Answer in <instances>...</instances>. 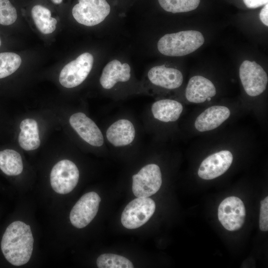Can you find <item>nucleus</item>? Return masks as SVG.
I'll list each match as a JSON object with an SVG mask.
<instances>
[{
	"label": "nucleus",
	"mask_w": 268,
	"mask_h": 268,
	"mask_svg": "<svg viewBox=\"0 0 268 268\" xmlns=\"http://www.w3.org/2000/svg\"><path fill=\"white\" fill-rule=\"evenodd\" d=\"M23 166L20 154L10 148L0 150V170L7 176H15L20 174Z\"/></svg>",
	"instance_id": "aec40b11"
},
{
	"label": "nucleus",
	"mask_w": 268,
	"mask_h": 268,
	"mask_svg": "<svg viewBox=\"0 0 268 268\" xmlns=\"http://www.w3.org/2000/svg\"><path fill=\"white\" fill-rule=\"evenodd\" d=\"M52 1L56 4H59L62 2L63 0H51Z\"/></svg>",
	"instance_id": "c85d7f7f"
},
{
	"label": "nucleus",
	"mask_w": 268,
	"mask_h": 268,
	"mask_svg": "<svg viewBox=\"0 0 268 268\" xmlns=\"http://www.w3.org/2000/svg\"><path fill=\"white\" fill-rule=\"evenodd\" d=\"M239 72L241 83L248 95L255 97L266 89L268 75L263 68L256 62L244 61L240 66Z\"/></svg>",
	"instance_id": "6e6552de"
},
{
	"label": "nucleus",
	"mask_w": 268,
	"mask_h": 268,
	"mask_svg": "<svg viewBox=\"0 0 268 268\" xmlns=\"http://www.w3.org/2000/svg\"><path fill=\"white\" fill-rule=\"evenodd\" d=\"M201 0H157L159 6L172 13L187 12L196 9Z\"/></svg>",
	"instance_id": "4be33fe9"
},
{
	"label": "nucleus",
	"mask_w": 268,
	"mask_h": 268,
	"mask_svg": "<svg viewBox=\"0 0 268 268\" xmlns=\"http://www.w3.org/2000/svg\"><path fill=\"white\" fill-rule=\"evenodd\" d=\"M2 44H3V41L2 39V37L0 35V49L2 46Z\"/></svg>",
	"instance_id": "c756f323"
},
{
	"label": "nucleus",
	"mask_w": 268,
	"mask_h": 268,
	"mask_svg": "<svg viewBox=\"0 0 268 268\" xmlns=\"http://www.w3.org/2000/svg\"><path fill=\"white\" fill-rule=\"evenodd\" d=\"M259 226L263 231L268 230V197L261 202Z\"/></svg>",
	"instance_id": "393cba45"
},
{
	"label": "nucleus",
	"mask_w": 268,
	"mask_h": 268,
	"mask_svg": "<svg viewBox=\"0 0 268 268\" xmlns=\"http://www.w3.org/2000/svg\"><path fill=\"white\" fill-rule=\"evenodd\" d=\"M233 160V155L229 150H221L213 153L202 161L198 170V175L204 180L218 177L229 169Z\"/></svg>",
	"instance_id": "ddd939ff"
},
{
	"label": "nucleus",
	"mask_w": 268,
	"mask_h": 268,
	"mask_svg": "<svg viewBox=\"0 0 268 268\" xmlns=\"http://www.w3.org/2000/svg\"><path fill=\"white\" fill-rule=\"evenodd\" d=\"M99 268H133L134 265L127 258L116 254H104L97 259Z\"/></svg>",
	"instance_id": "5701e85b"
},
{
	"label": "nucleus",
	"mask_w": 268,
	"mask_h": 268,
	"mask_svg": "<svg viewBox=\"0 0 268 268\" xmlns=\"http://www.w3.org/2000/svg\"><path fill=\"white\" fill-rule=\"evenodd\" d=\"M133 123L127 119H120L113 123L106 131L107 141L113 146L124 147L131 144L135 137Z\"/></svg>",
	"instance_id": "2eb2a0df"
},
{
	"label": "nucleus",
	"mask_w": 268,
	"mask_h": 268,
	"mask_svg": "<svg viewBox=\"0 0 268 268\" xmlns=\"http://www.w3.org/2000/svg\"><path fill=\"white\" fill-rule=\"evenodd\" d=\"M113 2V0H78L72 8V15L80 24L96 26L111 15Z\"/></svg>",
	"instance_id": "7ed1b4c3"
},
{
	"label": "nucleus",
	"mask_w": 268,
	"mask_h": 268,
	"mask_svg": "<svg viewBox=\"0 0 268 268\" xmlns=\"http://www.w3.org/2000/svg\"><path fill=\"white\" fill-rule=\"evenodd\" d=\"M183 110V107L180 102L169 99L158 100L151 106V112L154 118L164 123L178 120Z\"/></svg>",
	"instance_id": "a211bd4d"
},
{
	"label": "nucleus",
	"mask_w": 268,
	"mask_h": 268,
	"mask_svg": "<svg viewBox=\"0 0 268 268\" xmlns=\"http://www.w3.org/2000/svg\"><path fill=\"white\" fill-rule=\"evenodd\" d=\"M155 203L148 198H137L130 202L121 216L122 225L126 228H137L146 223L153 214Z\"/></svg>",
	"instance_id": "423d86ee"
},
{
	"label": "nucleus",
	"mask_w": 268,
	"mask_h": 268,
	"mask_svg": "<svg viewBox=\"0 0 268 268\" xmlns=\"http://www.w3.org/2000/svg\"><path fill=\"white\" fill-rule=\"evenodd\" d=\"M245 5L249 8H256L268 3V0H243Z\"/></svg>",
	"instance_id": "a878e982"
},
{
	"label": "nucleus",
	"mask_w": 268,
	"mask_h": 268,
	"mask_svg": "<svg viewBox=\"0 0 268 268\" xmlns=\"http://www.w3.org/2000/svg\"><path fill=\"white\" fill-rule=\"evenodd\" d=\"M17 18V10L9 0H0V25L13 24Z\"/></svg>",
	"instance_id": "b1692460"
},
{
	"label": "nucleus",
	"mask_w": 268,
	"mask_h": 268,
	"mask_svg": "<svg viewBox=\"0 0 268 268\" xmlns=\"http://www.w3.org/2000/svg\"><path fill=\"white\" fill-rule=\"evenodd\" d=\"M230 111L224 106H213L203 111L195 122L196 129L200 132L212 130L220 126L229 117Z\"/></svg>",
	"instance_id": "f3484780"
},
{
	"label": "nucleus",
	"mask_w": 268,
	"mask_h": 268,
	"mask_svg": "<svg viewBox=\"0 0 268 268\" xmlns=\"http://www.w3.org/2000/svg\"><path fill=\"white\" fill-rule=\"evenodd\" d=\"M94 58L90 53L85 52L64 67L60 72L59 82L67 88L81 84L87 77L93 66Z\"/></svg>",
	"instance_id": "20e7f679"
},
{
	"label": "nucleus",
	"mask_w": 268,
	"mask_h": 268,
	"mask_svg": "<svg viewBox=\"0 0 268 268\" xmlns=\"http://www.w3.org/2000/svg\"><path fill=\"white\" fill-rule=\"evenodd\" d=\"M259 17L261 22L266 26H268V4H266L261 9Z\"/></svg>",
	"instance_id": "bb28decb"
},
{
	"label": "nucleus",
	"mask_w": 268,
	"mask_h": 268,
	"mask_svg": "<svg viewBox=\"0 0 268 268\" xmlns=\"http://www.w3.org/2000/svg\"><path fill=\"white\" fill-rule=\"evenodd\" d=\"M204 42V38L199 31H181L163 35L158 41L157 48L163 55L182 57L195 52Z\"/></svg>",
	"instance_id": "f03ea898"
},
{
	"label": "nucleus",
	"mask_w": 268,
	"mask_h": 268,
	"mask_svg": "<svg viewBox=\"0 0 268 268\" xmlns=\"http://www.w3.org/2000/svg\"><path fill=\"white\" fill-rule=\"evenodd\" d=\"M218 220L227 230L234 231L241 228L246 217V209L242 200L236 197L225 199L218 208Z\"/></svg>",
	"instance_id": "1a4fd4ad"
},
{
	"label": "nucleus",
	"mask_w": 268,
	"mask_h": 268,
	"mask_svg": "<svg viewBox=\"0 0 268 268\" xmlns=\"http://www.w3.org/2000/svg\"><path fill=\"white\" fill-rule=\"evenodd\" d=\"M216 93L215 87L210 80L201 75H195L188 81L185 96L190 102L201 103L209 100Z\"/></svg>",
	"instance_id": "dca6fc26"
},
{
	"label": "nucleus",
	"mask_w": 268,
	"mask_h": 268,
	"mask_svg": "<svg viewBox=\"0 0 268 268\" xmlns=\"http://www.w3.org/2000/svg\"><path fill=\"white\" fill-rule=\"evenodd\" d=\"M19 128L18 141L20 147L27 151L37 149L41 141L37 122L33 119H25L20 123Z\"/></svg>",
	"instance_id": "6ab92c4d"
},
{
	"label": "nucleus",
	"mask_w": 268,
	"mask_h": 268,
	"mask_svg": "<svg viewBox=\"0 0 268 268\" xmlns=\"http://www.w3.org/2000/svg\"><path fill=\"white\" fill-rule=\"evenodd\" d=\"M101 198L94 192L83 195L72 208L69 219L72 225L77 228L86 226L97 213Z\"/></svg>",
	"instance_id": "9d476101"
},
{
	"label": "nucleus",
	"mask_w": 268,
	"mask_h": 268,
	"mask_svg": "<svg viewBox=\"0 0 268 268\" xmlns=\"http://www.w3.org/2000/svg\"><path fill=\"white\" fill-rule=\"evenodd\" d=\"M132 190L137 198H148L155 194L162 184V174L157 164L151 163L143 166L132 176Z\"/></svg>",
	"instance_id": "0eeeda50"
},
{
	"label": "nucleus",
	"mask_w": 268,
	"mask_h": 268,
	"mask_svg": "<svg viewBox=\"0 0 268 268\" xmlns=\"http://www.w3.org/2000/svg\"><path fill=\"white\" fill-rule=\"evenodd\" d=\"M71 127L89 144L100 147L104 142L103 134L95 123L84 113L77 112L69 118Z\"/></svg>",
	"instance_id": "f8f14e48"
},
{
	"label": "nucleus",
	"mask_w": 268,
	"mask_h": 268,
	"mask_svg": "<svg viewBox=\"0 0 268 268\" xmlns=\"http://www.w3.org/2000/svg\"><path fill=\"white\" fill-rule=\"evenodd\" d=\"M132 78V68L127 62L118 59L109 61L104 67L99 78V83L105 90L113 89L117 85L126 83Z\"/></svg>",
	"instance_id": "9b49d317"
},
{
	"label": "nucleus",
	"mask_w": 268,
	"mask_h": 268,
	"mask_svg": "<svg viewBox=\"0 0 268 268\" xmlns=\"http://www.w3.org/2000/svg\"><path fill=\"white\" fill-rule=\"evenodd\" d=\"M135 0H113L116 5H119V6L124 5L129 3H131L133 1Z\"/></svg>",
	"instance_id": "cd10ccee"
},
{
	"label": "nucleus",
	"mask_w": 268,
	"mask_h": 268,
	"mask_svg": "<svg viewBox=\"0 0 268 268\" xmlns=\"http://www.w3.org/2000/svg\"><path fill=\"white\" fill-rule=\"evenodd\" d=\"M79 172L76 165L71 161L63 159L52 168L50 176L53 190L62 195L71 192L77 185Z\"/></svg>",
	"instance_id": "39448f33"
},
{
	"label": "nucleus",
	"mask_w": 268,
	"mask_h": 268,
	"mask_svg": "<svg viewBox=\"0 0 268 268\" xmlns=\"http://www.w3.org/2000/svg\"><path fill=\"white\" fill-rule=\"evenodd\" d=\"M147 77L152 85L166 89H177L183 81V75L180 70L165 65L151 67L147 72Z\"/></svg>",
	"instance_id": "4468645a"
},
{
	"label": "nucleus",
	"mask_w": 268,
	"mask_h": 268,
	"mask_svg": "<svg viewBox=\"0 0 268 268\" xmlns=\"http://www.w3.org/2000/svg\"><path fill=\"white\" fill-rule=\"evenodd\" d=\"M31 15L37 28L43 34H49L55 30L57 20L51 17V12L47 7L34 5L31 9Z\"/></svg>",
	"instance_id": "412c9836"
},
{
	"label": "nucleus",
	"mask_w": 268,
	"mask_h": 268,
	"mask_svg": "<svg viewBox=\"0 0 268 268\" xmlns=\"http://www.w3.org/2000/svg\"><path fill=\"white\" fill-rule=\"evenodd\" d=\"M34 238L29 225L21 221L10 224L2 236L0 247L5 259L11 265L20 266L30 260Z\"/></svg>",
	"instance_id": "f257e3e1"
}]
</instances>
